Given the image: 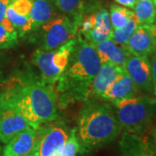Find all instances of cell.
I'll list each match as a JSON object with an SVG mask.
<instances>
[{
    "mask_svg": "<svg viewBox=\"0 0 156 156\" xmlns=\"http://www.w3.org/2000/svg\"><path fill=\"white\" fill-rule=\"evenodd\" d=\"M32 128H41L58 118L57 95L52 86L34 76L18 78L2 91Z\"/></svg>",
    "mask_w": 156,
    "mask_h": 156,
    "instance_id": "cell-1",
    "label": "cell"
},
{
    "mask_svg": "<svg viewBox=\"0 0 156 156\" xmlns=\"http://www.w3.org/2000/svg\"><path fill=\"white\" fill-rule=\"evenodd\" d=\"M101 65L95 48L78 33L69 64L56 83V89L61 94V104H68L74 100L88 101L90 84Z\"/></svg>",
    "mask_w": 156,
    "mask_h": 156,
    "instance_id": "cell-2",
    "label": "cell"
},
{
    "mask_svg": "<svg viewBox=\"0 0 156 156\" xmlns=\"http://www.w3.org/2000/svg\"><path fill=\"white\" fill-rule=\"evenodd\" d=\"M76 134L82 152L100 148L122 132L112 104L88 101L79 115Z\"/></svg>",
    "mask_w": 156,
    "mask_h": 156,
    "instance_id": "cell-3",
    "label": "cell"
},
{
    "mask_svg": "<svg viewBox=\"0 0 156 156\" xmlns=\"http://www.w3.org/2000/svg\"><path fill=\"white\" fill-rule=\"evenodd\" d=\"M112 106L123 132L130 134L142 135L156 115V99L147 95L113 101Z\"/></svg>",
    "mask_w": 156,
    "mask_h": 156,
    "instance_id": "cell-4",
    "label": "cell"
},
{
    "mask_svg": "<svg viewBox=\"0 0 156 156\" xmlns=\"http://www.w3.org/2000/svg\"><path fill=\"white\" fill-rule=\"evenodd\" d=\"M76 44V38L74 37L56 50L38 49L34 52L32 62L39 69L41 80L44 83L53 86L57 83L69 64Z\"/></svg>",
    "mask_w": 156,
    "mask_h": 156,
    "instance_id": "cell-5",
    "label": "cell"
},
{
    "mask_svg": "<svg viewBox=\"0 0 156 156\" xmlns=\"http://www.w3.org/2000/svg\"><path fill=\"white\" fill-rule=\"evenodd\" d=\"M80 23L66 15H58L42 25V50L52 51L57 50L77 35Z\"/></svg>",
    "mask_w": 156,
    "mask_h": 156,
    "instance_id": "cell-6",
    "label": "cell"
},
{
    "mask_svg": "<svg viewBox=\"0 0 156 156\" xmlns=\"http://www.w3.org/2000/svg\"><path fill=\"white\" fill-rule=\"evenodd\" d=\"M30 127L25 118L3 92H0V142L6 144Z\"/></svg>",
    "mask_w": 156,
    "mask_h": 156,
    "instance_id": "cell-7",
    "label": "cell"
},
{
    "mask_svg": "<svg viewBox=\"0 0 156 156\" xmlns=\"http://www.w3.org/2000/svg\"><path fill=\"white\" fill-rule=\"evenodd\" d=\"M124 68L139 90L153 95L152 71L148 56H135L129 53Z\"/></svg>",
    "mask_w": 156,
    "mask_h": 156,
    "instance_id": "cell-8",
    "label": "cell"
},
{
    "mask_svg": "<svg viewBox=\"0 0 156 156\" xmlns=\"http://www.w3.org/2000/svg\"><path fill=\"white\" fill-rule=\"evenodd\" d=\"M69 132L67 127L62 123L43 129L39 141V156H58Z\"/></svg>",
    "mask_w": 156,
    "mask_h": 156,
    "instance_id": "cell-9",
    "label": "cell"
},
{
    "mask_svg": "<svg viewBox=\"0 0 156 156\" xmlns=\"http://www.w3.org/2000/svg\"><path fill=\"white\" fill-rule=\"evenodd\" d=\"M43 129L30 127L17 134L5 146L2 156H23L33 149L41 138Z\"/></svg>",
    "mask_w": 156,
    "mask_h": 156,
    "instance_id": "cell-10",
    "label": "cell"
},
{
    "mask_svg": "<svg viewBox=\"0 0 156 156\" xmlns=\"http://www.w3.org/2000/svg\"><path fill=\"white\" fill-rule=\"evenodd\" d=\"M124 46L133 55L149 57L156 50V40L150 26L139 25Z\"/></svg>",
    "mask_w": 156,
    "mask_h": 156,
    "instance_id": "cell-11",
    "label": "cell"
},
{
    "mask_svg": "<svg viewBox=\"0 0 156 156\" xmlns=\"http://www.w3.org/2000/svg\"><path fill=\"white\" fill-rule=\"evenodd\" d=\"M119 147L122 156H156L153 142L139 134L123 132Z\"/></svg>",
    "mask_w": 156,
    "mask_h": 156,
    "instance_id": "cell-12",
    "label": "cell"
},
{
    "mask_svg": "<svg viewBox=\"0 0 156 156\" xmlns=\"http://www.w3.org/2000/svg\"><path fill=\"white\" fill-rule=\"evenodd\" d=\"M139 89L124 69L116 79L112 83L101 98L110 101L128 99L138 95Z\"/></svg>",
    "mask_w": 156,
    "mask_h": 156,
    "instance_id": "cell-13",
    "label": "cell"
},
{
    "mask_svg": "<svg viewBox=\"0 0 156 156\" xmlns=\"http://www.w3.org/2000/svg\"><path fill=\"white\" fill-rule=\"evenodd\" d=\"M91 45L95 48L101 63H112L124 67L129 54L125 46L116 44L112 39L104 40Z\"/></svg>",
    "mask_w": 156,
    "mask_h": 156,
    "instance_id": "cell-14",
    "label": "cell"
},
{
    "mask_svg": "<svg viewBox=\"0 0 156 156\" xmlns=\"http://www.w3.org/2000/svg\"><path fill=\"white\" fill-rule=\"evenodd\" d=\"M124 67L112 63H101L98 73L92 80L89 88V98L91 96L101 97L108 87L124 70Z\"/></svg>",
    "mask_w": 156,
    "mask_h": 156,
    "instance_id": "cell-15",
    "label": "cell"
},
{
    "mask_svg": "<svg viewBox=\"0 0 156 156\" xmlns=\"http://www.w3.org/2000/svg\"><path fill=\"white\" fill-rule=\"evenodd\" d=\"M95 13L96 19L95 28L89 33L83 35L85 40H87L91 44L112 39L113 36V29L109 19V14L107 10L100 9Z\"/></svg>",
    "mask_w": 156,
    "mask_h": 156,
    "instance_id": "cell-16",
    "label": "cell"
},
{
    "mask_svg": "<svg viewBox=\"0 0 156 156\" xmlns=\"http://www.w3.org/2000/svg\"><path fill=\"white\" fill-rule=\"evenodd\" d=\"M56 16L58 15L56 13V6L51 0H33L30 13L32 30L39 29Z\"/></svg>",
    "mask_w": 156,
    "mask_h": 156,
    "instance_id": "cell-17",
    "label": "cell"
},
{
    "mask_svg": "<svg viewBox=\"0 0 156 156\" xmlns=\"http://www.w3.org/2000/svg\"><path fill=\"white\" fill-rule=\"evenodd\" d=\"M56 8L70 17L74 21L81 23L85 14L89 12V7L92 8V5L89 4V0H51Z\"/></svg>",
    "mask_w": 156,
    "mask_h": 156,
    "instance_id": "cell-18",
    "label": "cell"
},
{
    "mask_svg": "<svg viewBox=\"0 0 156 156\" xmlns=\"http://www.w3.org/2000/svg\"><path fill=\"white\" fill-rule=\"evenodd\" d=\"M155 9L152 0H136L134 13L139 25L151 26L154 21Z\"/></svg>",
    "mask_w": 156,
    "mask_h": 156,
    "instance_id": "cell-19",
    "label": "cell"
},
{
    "mask_svg": "<svg viewBox=\"0 0 156 156\" xmlns=\"http://www.w3.org/2000/svg\"><path fill=\"white\" fill-rule=\"evenodd\" d=\"M134 15V11L118 5H112L109 10V19L113 30L123 28Z\"/></svg>",
    "mask_w": 156,
    "mask_h": 156,
    "instance_id": "cell-20",
    "label": "cell"
},
{
    "mask_svg": "<svg viewBox=\"0 0 156 156\" xmlns=\"http://www.w3.org/2000/svg\"><path fill=\"white\" fill-rule=\"evenodd\" d=\"M5 17L11 21L17 30V35L23 37L25 34L32 30V24L30 17H24L17 14L12 10L11 6H8L5 12Z\"/></svg>",
    "mask_w": 156,
    "mask_h": 156,
    "instance_id": "cell-21",
    "label": "cell"
},
{
    "mask_svg": "<svg viewBox=\"0 0 156 156\" xmlns=\"http://www.w3.org/2000/svg\"><path fill=\"white\" fill-rule=\"evenodd\" d=\"M139 26V23L137 21L136 17L134 15L130 18L129 22L120 30H113V36H112V40L118 45L124 46L127 44L128 39L131 37L134 30Z\"/></svg>",
    "mask_w": 156,
    "mask_h": 156,
    "instance_id": "cell-22",
    "label": "cell"
},
{
    "mask_svg": "<svg viewBox=\"0 0 156 156\" xmlns=\"http://www.w3.org/2000/svg\"><path fill=\"white\" fill-rule=\"evenodd\" d=\"M80 151L81 145L76 134V128H73L58 156H76Z\"/></svg>",
    "mask_w": 156,
    "mask_h": 156,
    "instance_id": "cell-23",
    "label": "cell"
},
{
    "mask_svg": "<svg viewBox=\"0 0 156 156\" xmlns=\"http://www.w3.org/2000/svg\"><path fill=\"white\" fill-rule=\"evenodd\" d=\"M18 36L10 33L0 23V49H10L17 44Z\"/></svg>",
    "mask_w": 156,
    "mask_h": 156,
    "instance_id": "cell-24",
    "label": "cell"
},
{
    "mask_svg": "<svg viewBox=\"0 0 156 156\" xmlns=\"http://www.w3.org/2000/svg\"><path fill=\"white\" fill-rule=\"evenodd\" d=\"M32 5L33 0H12L10 6L18 15L30 17Z\"/></svg>",
    "mask_w": 156,
    "mask_h": 156,
    "instance_id": "cell-25",
    "label": "cell"
},
{
    "mask_svg": "<svg viewBox=\"0 0 156 156\" xmlns=\"http://www.w3.org/2000/svg\"><path fill=\"white\" fill-rule=\"evenodd\" d=\"M151 71H152V83H153V95L156 99V50L150 56Z\"/></svg>",
    "mask_w": 156,
    "mask_h": 156,
    "instance_id": "cell-26",
    "label": "cell"
},
{
    "mask_svg": "<svg viewBox=\"0 0 156 156\" xmlns=\"http://www.w3.org/2000/svg\"><path fill=\"white\" fill-rule=\"evenodd\" d=\"M12 0H0V23L5 17V12Z\"/></svg>",
    "mask_w": 156,
    "mask_h": 156,
    "instance_id": "cell-27",
    "label": "cell"
},
{
    "mask_svg": "<svg viewBox=\"0 0 156 156\" xmlns=\"http://www.w3.org/2000/svg\"><path fill=\"white\" fill-rule=\"evenodd\" d=\"M115 1L120 5L125 6L130 9H134L135 3H136V0H115Z\"/></svg>",
    "mask_w": 156,
    "mask_h": 156,
    "instance_id": "cell-28",
    "label": "cell"
},
{
    "mask_svg": "<svg viewBox=\"0 0 156 156\" xmlns=\"http://www.w3.org/2000/svg\"><path fill=\"white\" fill-rule=\"evenodd\" d=\"M39 141H40V140H39ZM39 141L32 150L30 151V153H28L27 154L23 156H39Z\"/></svg>",
    "mask_w": 156,
    "mask_h": 156,
    "instance_id": "cell-29",
    "label": "cell"
},
{
    "mask_svg": "<svg viewBox=\"0 0 156 156\" xmlns=\"http://www.w3.org/2000/svg\"><path fill=\"white\" fill-rule=\"evenodd\" d=\"M151 32L153 34V36L154 37L156 40V9H155V16H154V21L153 23V24L150 26Z\"/></svg>",
    "mask_w": 156,
    "mask_h": 156,
    "instance_id": "cell-30",
    "label": "cell"
},
{
    "mask_svg": "<svg viewBox=\"0 0 156 156\" xmlns=\"http://www.w3.org/2000/svg\"><path fill=\"white\" fill-rule=\"evenodd\" d=\"M152 137H153V145H154V152H155L156 155V135L152 134Z\"/></svg>",
    "mask_w": 156,
    "mask_h": 156,
    "instance_id": "cell-31",
    "label": "cell"
},
{
    "mask_svg": "<svg viewBox=\"0 0 156 156\" xmlns=\"http://www.w3.org/2000/svg\"><path fill=\"white\" fill-rule=\"evenodd\" d=\"M153 134H154V135H156V128L154 130V132H153Z\"/></svg>",
    "mask_w": 156,
    "mask_h": 156,
    "instance_id": "cell-32",
    "label": "cell"
},
{
    "mask_svg": "<svg viewBox=\"0 0 156 156\" xmlns=\"http://www.w3.org/2000/svg\"><path fill=\"white\" fill-rule=\"evenodd\" d=\"M152 1L154 2V5H155V7H156V0H152Z\"/></svg>",
    "mask_w": 156,
    "mask_h": 156,
    "instance_id": "cell-33",
    "label": "cell"
},
{
    "mask_svg": "<svg viewBox=\"0 0 156 156\" xmlns=\"http://www.w3.org/2000/svg\"><path fill=\"white\" fill-rule=\"evenodd\" d=\"M1 153H2V148H1V145H0V156H1Z\"/></svg>",
    "mask_w": 156,
    "mask_h": 156,
    "instance_id": "cell-34",
    "label": "cell"
},
{
    "mask_svg": "<svg viewBox=\"0 0 156 156\" xmlns=\"http://www.w3.org/2000/svg\"><path fill=\"white\" fill-rule=\"evenodd\" d=\"M0 86H1V85H0Z\"/></svg>",
    "mask_w": 156,
    "mask_h": 156,
    "instance_id": "cell-35",
    "label": "cell"
}]
</instances>
